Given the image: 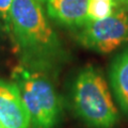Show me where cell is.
<instances>
[{"label":"cell","mask_w":128,"mask_h":128,"mask_svg":"<svg viewBox=\"0 0 128 128\" xmlns=\"http://www.w3.org/2000/svg\"><path fill=\"white\" fill-rule=\"evenodd\" d=\"M46 13L64 27L81 29L89 22V0H45Z\"/></svg>","instance_id":"8992f818"},{"label":"cell","mask_w":128,"mask_h":128,"mask_svg":"<svg viewBox=\"0 0 128 128\" xmlns=\"http://www.w3.org/2000/svg\"><path fill=\"white\" fill-rule=\"evenodd\" d=\"M0 123L3 128H32L18 86L3 80H0Z\"/></svg>","instance_id":"5b68a950"},{"label":"cell","mask_w":128,"mask_h":128,"mask_svg":"<svg viewBox=\"0 0 128 128\" xmlns=\"http://www.w3.org/2000/svg\"><path fill=\"white\" fill-rule=\"evenodd\" d=\"M123 1V9L128 12V0H122Z\"/></svg>","instance_id":"8fae6325"},{"label":"cell","mask_w":128,"mask_h":128,"mask_svg":"<svg viewBox=\"0 0 128 128\" xmlns=\"http://www.w3.org/2000/svg\"><path fill=\"white\" fill-rule=\"evenodd\" d=\"M118 9L112 0H89L88 19L100 20L109 17Z\"/></svg>","instance_id":"ba28073f"},{"label":"cell","mask_w":128,"mask_h":128,"mask_svg":"<svg viewBox=\"0 0 128 128\" xmlns=\"http://www.w3.org/2000/svg\"><path fill=\"white\" fill-rule=\"evenodd\" d=\"M82 46L99 54H110L128 42V12L118 9L100 20H89L78 33Z\"/></svg>","instance_id":"277c9868"},{"label":"cell","mask_w":128,"mask_h":128,"mask_svg":"<svg viewBox=\"0 0 128 128\" xmlns=\"http://www.w3.org/2000/svg\"><path fill=\"white\" fill-rule=\"evenodd\" d=\"M112 1H113L115 4L118 6V9H123V1H122V0H112ZM123 10H124V9H123Z\"/></svg>","instance_id":"30bf717a"},{"label":"cell","mask_w":128,"mask_h":128,"mask_svg":"<svg viewBox=\"0 0 128 128\" xmlns=\"http://www.w3.org/2000/svg\"><path fill=\"white\" fill-rule=\"evenodd\" d=\"M73 106L77 115L92 128H113L118 112L104 76L94 66L78 73L72 90Z\"/></svg>","instance_id":"7a4b0ae2"},{"label":"cell","mask_w":128,"mask_h":128,"mask_svg":"<svg viewBox=\"0 0 128 128\" xmlns=\"http://www.w3.org/2000/svg\"><path fill=\"white\" fill-rule=\"evenodd\" d=\"M109 78L118 104L128 115V47L112 61Z\"/></svg>","instance_id":"52a82bcc"},{"label":"cell","mask_w":128,"mask_h":128,"mask_svg":"<svg viewBox=\"0 0 128 128\" xmlns=\"http://www.w3.org/2000/svg\"><path fill=\"white\" fill-rule=\"evenodd\" d=\"M0 128H3V126L1 125V123H0Z\"/></svg>","instance_id":"7c38bea8"},{"label":"cell","mask_w":128,"mask_h":128,"mask_svg":"<svg viewBox=\"0 0 128 128\" xmlns=\"http://www.w3.org/2000/svg\"><path fill=\"white\" fill-rule=\"evenodd\" d=\"M44 1H45V0H41V2H42V3H44Z\"/></svg>","instance_id":"4fadbf2b"},{"label":"cell","mask_w":128,"mask_h":128,"mask_svg":"<svg viewBox=\"0 0 128 128\" xmlns=\"http://www.w3.org/2000/svg\"><path fill=\"white\" fill-rule=\"evenodd\" d=\"M13 0H0V17L9 22V16Z\"/></svg>","instance_id":"9c48e42d"},{"label":"cell","mask_w":128,"mask_h":128,"mask_svg":"<svg viewBox=\"0 0 128 128\" xmlns=\"http://www.w3.org/2000/svg\"><path fill=\"white\" fill-rule=\"evenodd\" d=\"M8 24L18 48L33 64L42 67L61 60V43L41 0H13Z\"/></svg>","instance_id":"6da1fadb"},{"label":"cell","mask_w":128,"mask_h":128,"mask_svg":"<svg viewBox=\"0 0 128 128\" xmlns=\"http://www.w3.org/2000/svg\"><path fill=\"white\" fill-rule=\"evenodd\" d=\"M32 128H54L59 121L60 100L50 79L41 70L17 66L12 73Z\"/></svg>","instance_id":"3957f363"}]
</instances>
